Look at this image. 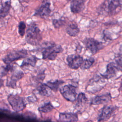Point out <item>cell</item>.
Returning <instances> with one entry per match:
<instances>
[{
    "instance_id": "cell-15",
    "label": "cell",
    "mask_w": 122,
    "mask_h": 122,
    "mask_svg": "<svg viewBox=\"0 0 122 122\" xmlns=\"http://www.w3.org/2000/svg\"><path fill=\"white\" fill-rule=\"evenodd\" d=\"M112 97L110 93H106L102 95H97L94 97L92 101V104L93 105H99L108 102Z\"/></svg>"
},
{
    "instance_id": "cell-8",
    "label": "cell",
    "mask_w": 122,
    "mask_h": 122,
    "mask_svg": "<svg viewBox=\"0 0 122 122\" xmlns=\"http://www.w3.org/2000/svg\"><path fill=\"white\" fill-rule=\"evenodd\" d=\"M116 107L112 105H105L101 110L97 117L98 122H102L108 120L116 110Z\"/></svg>"
},
{
    "instance_id": "cell-3",
    "label": "cell",
    "mask_w": 122,
    "mask_h": 122,
    "mask_svg": "<svg viewBox=\"0 0 122 122\" xmlns=\"http://www.w3.org/2000/svg\"><path fill=\"white\" fill-rule=\"evenodd\" d=\"M62 51L63 49L61 45L52 42H48L43 48L42 59L53 61L57 58L58 54L61 52Z\"/></svg>"
},
{
    "instance_id": "cell-11",
    "label": "cell",
    "mask_w": 122,
    "mask_h": 122,
    "mask_svg": "<svg viewBox=\"0 0 122 122\" xmlns=\"http://www.w3.org/2000/svg\"><path fill=\"white\" fill-rule=\"evenodd\" d=\"M12 72L11 77L9 79L7 80V86L15 88L16 86L17 82L23 77L24 73L21 71H14V69Z\"/></svg>"
},
{
    "instance_id": "cell-25",
    "label": "cell",
    "mask_w": 122,
    "mask_h": 122,
    "mask_svg": "<svg viewBox=\"0 0 122 122\" xmlns=\"http://www.w3.org/2000/svg\"><path fill=\"white\" fill-rule=\"evenodd\" d=\"M66 21L62 19H53L52 20V24L56 29H59L65 24Z\"/></svg>"
},
{
    "instance_id": "cell-20",
    "label": "cell",
    "mask_w": 122,
    "mask_h": 122,
    "mask_svg": "<svg viewBox=\"0 0 122 122\" xmlns=\"http://www.w3.org/2000/svg\"><path fill=\"white\" fill-rule=\"evenodd\" d=\"M63 83L64 81L62 80H56L54 81H48L47 82L46 84L52 91H53L54 92H56L59 88L60 86Z\"/></svg>"
},
{
    "instance_id": "cell-22",
    "label": "cell",
    "mask_w": 122,
    "mask_h": 122,
    "mask_svg": "<svg viewBox=\"0 0 122 122\" xmlns=\"http://www.w3.org/2000/svg\"><path fill=\"white\" fill-rule=\"evenodd\" d=\"M13 69V65L11 64H7L5 66H1L0 68V77L6 76L9 71H12Z\"/></svg>"
},
{
    "instance_id": "cell-19",
    "label": "cell",
    "mask_w": 122,
    "mask_h": 122,
    "mask_svg": "<svg viewBox=\"0 0 122 122\" xmlns=\"http://www.w3.org/2000/svg\"><path fill=\"white\" fill-rule=\"evenodd\" d=\"M39 59H38L36 56L32 55L27 59H25L23 61L21 67H24L28 66H31L32 67H34L36 65V63Z\"/></svg>"
},
{
    "instance_id": "cell-28",
    "label": "cell",
    "mask_w": 122,
    "mask_h": 122,
    "mask_svg": "<svg viewBox=\"0 0 122 122\" xmlns=\"http://www.w3.org/2000/svg\"><path fill=\"white\" fill-rule=\"evenodd\" d=\"M115 61L116 62V65L122 68V55H121L118 57L117 58H116Z\"/></svg>"
},
{
    "instance_id": "cell-5",
    "label": "cell",
    "mask_w": 122,
    "mask_h": 122,
    "mask_svg": "<svg viewBox=\"0 0 122 122\" xmlns=\"http://www.w3.org/2000/svg\"><path fill=\"white\" fill-rule=\"evenodd\" d=\"M83 43L86 48L89 50L92 55L96 54L104 47L103 43L92 38L85 39Z\"/></svg>"
},
{
    "instance_id": "cell-29",
    "label": "cell",
    "mask_w": 122,
    "mask_h": 122,
    "mask_svg": "<svg viewBox=\"0 0 122 122\" xmlns=\"http://www.w3.org/2000/svg\"><path fill=\"white\" fill-rule=\"evenodd\" d=\"M120 90H121V91L122 92V81H121V84H120Z\"/></svg>"
},
{
    "instance_id": "cell-10",
    "label": "cell",
    "mask_w": 122,
    "mask_h": 122,
    "mask_svg": "<svg viewBox=\"0 0 122 122\" xmlns=\"http://www.w3.org/2000/svg\"><path fill=\"white\" fill-rule=\"evenodd\" d=\"M51 12L50 3L46 2L41 4L38 9L36 10L34 15L38 16L41 18L46 19L49 16Z\"/></svg>"
},
{
    "instance_id": "cell-27",
    "label": "cell",
    "mask_w": 122,
    "mask_h": 122,
    "mask_svg": "<svg viewBox=\"0 0 122 122\" xmlns=\"http://www.w3.org/2000/svg\"><path fill=\"white\" fill-rule=\"evenodd\" d=\"M45 78V73L44 71H40L37 75L35 77L34 80L37 81H43V80Z\"/></svg>"
},
{
    "instance_id": "cell-26",
    "label": "cell",
    "mask_w": 122,
    "mask_h": 122,
    "mask_svg": "<svg viewBox=\"0 0 122 122\" xmlns=\"http://www.w3.org/2000/svg\"><path fill=\"white\" fill-rule=\"evenodd\" d=\"M19 33L21 36H23L25 33L26 26L24 21H20L18 25Z\"/></svg>"
},
{
    "instance_id": "cell-1",
    "label": "cell",
    "mask_w": 122,
    "mask_h": 122,
    "mask_svg": "<svg viewBox=\"0 0 122 122\" xmlns=\"http://www.w3.org/2000/svg\"><path fill=\"white\" fill-rule=\"evenodd\" d=\"M122 7V0H104L97 9L98 14L112 16L120 11Z\"/></svg>"
},
{
    "instance_id": "cell-7",
    "label": "cell",
    "mask_w": 122,
    "mask_h": 122,
    "mask_svg": "<svg viewBox=\"0 0 122 122\" xmlns=\"http://www.w3.org/2000/svg\"><path fill=\"white\" fill-rule=\"evenodd\" d=\"M59 91L62 96L69 102H74L76 97L77 93L76 88L74 85L68 84L64 85L60 88Z\"/></svg>"
},
{
    "instance_id": "cell-9",
    "label": "cell",
    "mask_w": 122,
    "mask_h": 122,
    "mask_svg": "<svg viewBox=\"0 0 122 122\" xmlns=\"http://www.w3.org/2000/svg\"><path fill=\"white\" fill-rule=\"evenodd\" d=\"M66 60L70 68L76 70L81 67L83 59L81 56L78 54H71L67 56Z\"/></svg>"
},
{
    "instance_id": "cell-14",
    "label": "cell",
    "mask_w": 122,
    "mask_h": 122,
    "mask_svg": "<svg viewBox=\"0 0 122 122\" xmlns=\"http://www.w3.org/2000/svg\"><path fill=\"white\" fill-rule=\"evenodd\" d=\"M60 122H77L78 117L77 114L73 112H61L59 115Z\"/></svg>"
},
{
    "instance_id": "cell-16",
    "label": "cell",
    "mask_w": 122,
    "mask_h": 122,
    "mask_svg": "<svg viewBox=\"0 0 122 122\" xmlns=\"http://www.w3.org/2000/svg\"><path fill=\"white\" fill-rule=\"evenodd\" d=\"M67 33L71 37H76L80 32V29L75 22H71L67 25L66 28Z\"/></svg>"
},
{
    "instance_id": "cell-13",
    "label": "cell",
    "mask_w": 122,
    "mask_h": 122,
    "mask_svg": "<svg viewBox=\"0 0 122 122\" xmlns=\"http://www.w3.org/2000/svg\"><path fill=\"white\" fill-rule=\"evenodd\" d=\"M87 0H71L70 8L74 14L80 13L84 8L85 2Z\"/></svg>"
},
{
    "instance_id": "cell-2",
    "label": "cell",
    "mask_w": 122,
    "mask_h": 122,
    "mask_svg": "<svg viewBox=\"0 0 122 122\" xmlns=\"http://www.w3.org/2000/svg\"><path fill=\"white\" fill-rule=\"evenodd\" d=\"M25 39L28 43L32 45H38L41 40V30L35 22H32L28 25Z\"/></svg>"
},
{
    "instance_id": "cell-12",
    "label": "cell",
    "mask_w": 122,
    "mask_h": 122,
    "mask_svg": "<svg viewBox=\"0 0 122 122\" xmlns=\"http://www.w3.org/2000/svg\"><path fill=\"white\" fill-rule=\"evenodd\" d=\"M119 70V69L116 64L113 62H111L108 64L105 72L102 76L105 79H110L115 76Z\"/></svg>"
},
{
    "instance_id": "cell-4",
    "label": "cell",
    "mask_w": 122,
    "mask_h": 122,
    "mask_svg": "<svg viewBox=\"0 0 122 122\" xmlns=\"http://www.w3.org/2000/svg\"><path fill=\"white\" fill-rule=\"evenodd\" d=\"M27 55V51L25 49L12 51L9 52L3 58L2 60L5 63L9 64L15 61L26 58Z\"/></svg>"
},
{
    "instance_id": "cell-17",
    "label": "cell",
    "mask_w": 122,
    "mask_h": 122,
    "mask_svg": "<svg viewBox=\"0 0 122 122\" xmlns=\"http://www.w3.org/2000/svg\"><path fill=\"white\" fill-rule=\"evenodd\" d=\"M39 93L42 96H50L51 94V90L46 83H40L37 88Z\"/></svg>"
},
{
    "instance_id": "cell-6",
    "label": "cell",
    "mask_w": 122,
    "mask_h": 122,
    "mask_svg": "<svg viewBox=\"0 0 122 122\" xmlns=\"http://www.w3.org/2000/svg\"><path fill=\"white\" fill-rule=\"evenodd\" d=\"M7 99L12 109L16 112L21 111L25 108L26 104L24 100L19 95L10 94Z\"/></svg>"
},
{
    "instance_id": "cell-23",
    "label": "cell",
    "mask_w": 122,
    "mask_h": 122,
    "mask_svg": "<svg viewBox=\"0 0 122 122\" xmlns=\"http://www.w3.org/2000/svg\"><path fill=\"white\" fill-rule=\"evenodd\" d=\"M53 109L54 107L52 104L50 102H48L39 107L38 110L41 112L47 113L51 111Z\"/></svg>"
},
{
    "instance_id": "cell-24",
    "label": "cell",
    "mask_w": 122,
    "mask_h": 122,
    "mask_svg": "<svg viewBox=\"0 0 122 122\" xmlns=\"http://www.w3.org/2000/svg\"><path fill=\"white\" fill-rule=\"evenodd\" d=\"M87 101V98L86 97L85 94L84 93L81 92L78 94L77 99L76 105L77 107L82 106Z\"/></svg>"
},
{
    "instance_id": "cell-21",
    "label": "cell",
    "mask_w": 122,
    "mask_h": 122,
    "mask_svg": "<svg viewBox=\"0 0 122 122\" xmlns=\"http://www.w3.org/2000/svg\"><path fill=\"white\" fill-rule=\"evenodd\" d=\"M95 60L92 57H89L83 60V62L80 68L82 70H86L90 68L94 63Z\"/></svg>"
},
{
    "instance_id": "cell-30",
    "label": "cell",
    "mask_w": 122,
    "mask_h": 122,
    "mask_svg": "<svg viewBox=\"0 0 122 122\" xmlns=\"http://www.w3.org/2000/svg\"><path fill=\"white\" fill-rule=\"evenodd\" d=\"M92 122V121H88V122Z\"/></svg>"
},
{
    "instance_id": "cell-18",
    "label": "cell",
    "mask_w": 122,
    "mask_h": 122,
    "mask_svg": "<svg viewBox=\"0 0 122 122\" xmlns=\"http://www.w3.org/2000/svg\"><path fill=\"white\" fill-rule=\"evenodd\" d=\"M11 8L10 0L7 1L2 3L0 9V19L7 16L9 14Z\"/></svg>"
}]
</instances>
